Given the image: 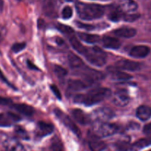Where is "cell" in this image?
<instances>
[{
	"mask_svg": "<svg viewBox=\"0 0 151 151\" xmlns=\"http://www.w3.org/2000/svg\"><path fill=\"white\" fill-rule=\"evenodd\" d=\"M110 93V90L106 88H97L91 90L87 94H78L75 97V103H81L85 106H92L103 101Z\"/></svg>",
	"mask_w": 151,
	"mask_h": 151,
	"instance_id": "1",
	"label": "cell"
},
{
	"mask_svg": "<svg viewBox=\"0 0 151 151\" xmlns=\"http://www.w3.org/2000/svg\"><path fill=\"white\" fill-rule=\"evenodd\" d=\"M76 8L80 18L83 20L97 19L101 18L105 13V7L97 4L78 2L76 4Z\"/></svg>",
	"mask_w": 151,
	"mask_h": 151,
	"instance_id": "2",
	"label": "cell"
},
{
	"mask_svg": "<svg viewBox=\"0 0 151 151\" xmlns=\"http://www.w3.org/2000/svg\"><path fill=\"white\" fill-rule=\"evenodd\" d=\"M84 56L90 63L98 67L104 66L106 62V53L97 46L87 49Z\"/></svg>",
	"mask_w": 151,
	"mask_h": 151,
	"instance_id": "3",
	"label": "cell"
},
{
	"mask_svg": "<svg viewBox=\"0 0 151 151\" xmlns=\"http://www.w3.org/2000/svg\"><path fill=\"white\" fill-rule=\"evenodd\" d=\"M119 131V127L115 124L108 122H99L94 128V134L98 137H109Z\"/></svg>",
	"mask_w": 151,
	"mask_h": 151,
	"instance_id": "4",
	"label": "cell"
},
{
	"mask_svg": "<svg viewBox=\"0 0 151 151\" xmlns=\"http://www.w3.org/2000/svg\"><path fill=\"white\" fill-rule=\"evenodd\" d=\"M55 114L58 119H60V122H61L66 128H68L69 130H71L75 135H77L78 137H81V131H80L78 127L75 125V122L72 120V119H71L67 114H66L65 113L62 112L61 111L59 110V109H55Z\"/></svg>",
	"mask_w": 151,
	"mask_h": 151,
	"instance_id": "5",
	"label": "cell"
},
{
	"mask_svg": "<svg viewBox=\"0 0 151 151\" xmlns=\"http://www.w3.org/2000/svg\"><path fill=\"white\" fill-rule=\"evenodd\" d=\"M115 116V114L113 111L109 108L103 107L96 109L93 113L92 116L94 119L100 122L110 120L113 119Z\"/></svg>",
	"mask_w": 151,
	"mask_h": 151,
	"instance_id": "6",
	"label": "cell"
},
{
	"mask_svg": "<svg viewBox=\"0 0 151 151\" xmlns=\"http://www.w3.org/2000/svg\"><path fill=\"white\" fill-rule=\"evenodd\" d=\"M112 101L118 107H125L129 103L130 97L128 91L124 89L116 91L112 97Z\"/></svg>",
	"mask_w": 151,
	"mask_h": 151,
	"instance_id": "7",
	"label": "cell"
},
{
	"mask_svg": "<svg viewBox=\"0 0 151 151\" xmlns=\"http://www.w3.org/2000/svg\"><path fill=\"white\" fill-rule=\"evenodd\" d=\"M116 6L125 14L134 13L138 9V4L134 0H118Z\"/></svg>",
	"mask_w": 151,
	"mask_h": 151,
	"instance_id": "8",
	"label": "cell"
},
{
	"mask_svg": "<svg viewBox=\"0 0 151 151\" xmlns=\"http://www.w3.org/2000/svg\"><path fill=\"white\" fill-rule=\"evenodd\" d=\"M115 66L117 69H122V70L131 71V72H134V71L139 70L141 68V64L138 62L133 61L131 60H127V59H122L119 60L115 63Z\"/></svg>",
	"mask_w": 151,
	"mask_h": 151,
	"instance_id": "9",
	"label": "cell"
},
{
	"mask_svg": "<svg viewBox=\"0 0 151 151\" xmlns=\"http://www.w3.org/2000/svg\"><path fill=\"white\" fill-rule=\"evenodd\" d=\"M88 146L91 151H103L106 148V145L104 142L100 139V137L93 133L88 138Z\"/></svg>",
	"mask_w": 151,
	"mask_h": 151,
	"instance_id": "10",
	"label": "cell"
},
{
	"mask_svg": "<svg viewBox=\"0 0 151 151\" xmlns=\"http://www.w3.org/2000/svg\"><path fill=\"white\" fill-rule=\"evenodd\" d=\"M53 130L54 127L51 124L44 122H38L35 129V134L38 137H44L52 134Z\"/></svg>",
	"mask_w": 151,
	"mask_h": 151,
	"instance_id": "11",
	"label": "cell"
},
{
	"mask_svg": "<svg viewBox=\"0 0 151 151\" xmlns=\"http://www.w3.org/2000/svg\"><path fill=\"white\" fill-rule=\"evenodd\" d=\"M150 49L147 46L140 45L133 47L130 51L129 55L136 58H144L150 54Z\"/></svg>",
	"mask_w": 151,
	"mask_h": 151,
	"instance_id": "12",
	"label": "cell"
},
{
	"mask_svg": "<svg viewBox=\"0 0 151 151\" xmlns=\"http://www.w3.org/2000/svg\"><path fill=\"white\" fill-rule=\"evenodd\" d=\"M6 151H25L24 146L14 138H7L4 142Z\"/></svg>",
	"mask_w": 151,
	"mask_h": 151,
	"instance_id": "13",
	"label": "cell"
},
{
	"mask_svg": "<svg viewBox=\"0 0 151 151\" xmlns=\"http://www.w3.org/2000/svg\"><path fill=\"white\" fill-rule=\"evenodd\" d=\"M114 34L118 37L125 38H133L137 34V29L133 27H122L114 31Z\"/></svg>",
	"mask_w": 151,
	"mask_h": 151,
	"instance_id": "14",
	"label": "cell"
},
{
	"mask_svg": "<svg viewBox=\"0 0 151 151\" xmlns=\"http://www.w3.org/2000/svg\"><path fill=\"white\" fill-rule=\"evenodd\" d=\"M91 85L89 83H85L80 80H70L68 83V89L71 91H80Z\"/></svg>",
	"mask_w": 151,
	"mask_h": 151,
	"instance_id": "15",
	"label": "cell"
},
{
	"mask_svg": "<svg viewBox=\"0 0 151 151\" xmlns=\"http://www.w3.org/2000/svg\"><path fill=\"white\" fill-rule=\"evenodd\" d=\"M72 116L74 119L81 125H86L90 122V117L81 109H76L72 110Z\"/></svg>",
	"mask_w": 151,
	"mask_h": 151,
	"instance_id": "16",
	"label": "cell"
},
{
	"mask_svg": "<svg viewBox=\"0 0 151 151\" xmlns=\"http://www.w3.org/2000/svg\"><path fill=\"white\" fill-rule=\"evenodd\" d=\"M102 44L105 48L117 50L121 47V43L117 38L110 36H105L102 39Z\"/></svg>",
	"mask_w": 151,
	"mask_h": 151,
	"instance_id": "17",
	"label": "cell"
},
{
	"mask_svg": "<svg viewBox=\"0 0 151 151\" xmlns=\"http://www.w3.org/2000/svg\"><path fill=\"white\" fill-rule=\"evenodd\" d=\"M12 108L27 116H31L35 112V110L32 106L26 104H14L12 106Z\"/></svg>",
	"mask_w": 151,
	"mask_h": 151,
	"instance_id": "18",
	"label": "cell"
},
{
	"mask_svg": "<svg viewBox=\"0 0 151 151\" xmlns=\"http://www.w3.org/2000/svg\"><path fill=\"white\" fill-rule=\"evenodd\" d=\"M137 116L142 121H147L151 117V109L149 106H141L137 109Z\"/></svg>",
	"mask_w": 151,
	"mask_h": 151,
	"instance_id": "19",
	"label": "cell"
},
{
	"mask_svg": "<svg viewBox=\"0 0 151 151\" xmlns=\"http://www.w3.org/2000/svg\"><path fill=\"white\" fill-rule=\"evenodd\" d=\"M68 60H69V65L72 69H83L85 66L83 61L78 56L73 54V53H69V55H68Z\"/></svg>",
	"mask_w": 151,
	"mask_h": 151,
	"instance_id": "20",
	"label": "cell"
},
{
	"mask_svg": "<svg viewBox=\"0 0 151 151\" xmlns=\"http://www.w3.org/2000/svg\"><path fill=\"white\" fill-rule=\"evenodd\" d=\"M69 42H70L71 45H72V47H73L74 50H75V51L78 52V53H80V54L84 55L86 52L87 48H86V47L81 44V41H80L76 37L74 36L73 35L69 36Z\"/></svg>",
	"mask_w": 151,
	"mask_h": 151,
	"instance_id": "21",
	"label": "cell"
},
{
	"mask_svg": "<svg viewBox=\"0 0 151 151\" xmlns=\"http://www.w3.org/2000/svg\"><path fill=\"white\" fill-rule=\"evenodd\" d=\"M125 13L121 11L116 5L111 7L109 13V19L112 22H119L120 20H123Z\"/></svg>",
	"mask_w": 151,
	"mask_h": 151,
	"instance_id": "22",
	"label": "cell"
},
{
	"mask_svg": "<svg viewBox=\"0 0 151 151\" xmlns=\"http://www.w3.org/2000/svg\"><path fill=\"white\" fill-rule=\"evenodd\" d=\"M43 10L44 14L49 17H54L55 16V9L52 0H44L43 1Z\"/></svg>",
	"mask_w": 151,
	"mask_h": 151,
	"instance_id": "23",
	"label": "cell"
},
{
	"mask_svg": "<svg viewBox=\"0 0 151 151\" xmlns=\"http://www.w3.org/2000/svg\"><path fill=\"white\" fill-rule=\"evenodd\" d=\"M78 37L83 41L88 43V44H95L100 40V36L94 34H88L85 32H81L78 34Z\"/></svg>",
	"mask_w": 151,
	"mask_h": 151,
	"instance_id": "24",
	"label": "cell"
},
{
	"mask_svg": "<svg viewBox=\"0 0 151 151\" xmlns=\"http://www.w3.org/2000/svg\"><path fill=\"white\" fill-rule=\"evenodd\" d=\"M112 79L115 80V81H128L130 79H132V76L129 74L126 73V72H121V71L115 70L113 71L111 74Z\"/></svg>",
	"mask_w": 151,
	"mask_h": 151,
	"instance_id": "25",
	"label": "cell"
},
{
	"mask_svg": "<svg viewBox=\"0 0 151 151\" xmlns=\"http://www.w3.org/2000/svg\"><path fill=\"white\" fill-rule=\"evenodd\" d=\"M15 134L19 139H22L23 140L29 139V135H28L27 132L22 127L16 126L15 128Z\"/></svg>",
	"mask_w": 151,
	"mask_h": 151,
	"instance_id": "26",
	"label": "cell"
},
{
	"mask_svg": "<svg viewBox=\"0 0 151 151\" xmlns=\"http://www.w3.org/2000/svg\"><path fill=\"white\" fill-rule=\"evenodd\" d=\"M151 145V138L141 139L134 143V146L137 148H144Z\"/></svg>",
	"mask_w": 151,
	"mask_h": 151,
	"instance_id": "27",
	"label": "cell"
},
{
	"mask_svg": "<svg viewBox=\"0 0 151 151\" xmlns=\"http://www.w3.org/2000/svg\"><path fill=\"white\" fill-rule=\"evenodd\" d=\"M57 28L61 32H63L65 35H68V36H70V35H72L74 33L73 29H72L69 27L66 26V25L61 24H58L57 25Z\"/></svg>",
	"mask_w": 151,
	"mask_h": 151,
	"instance_id": "28",
	"label": "cell"
},
{
	"mask_svg": "<svg viewBox=\"0 0 151 151\" xmlns=\"http://www.w3.org/2000/svg\"><path fill=\"white\" fill-rule=\"evenodd\" d=\"M54 72L57 75V77H58L60 78H64L67 75V71H66V69L62 67V66H59V65H55Z\"/></svg>",
	"mask_w": 151,
	"mask_h": 151,
	"instance_id": "29",
	"label": "cell"
},
{
	"mask_svg": "<svg viewBox=\"0 0 151 151\" xmlns=\"http://www.w3.org/2000/svg\"><path fill=\"white\" fill-rule=\"evenodd\" d=\"M49 151H64L62 143L58 139L54 140L50 145Z\"/></svg>",
	"mask_w": 151,
	"mask_h": 151,
	"instance_id": "30",
	"label": "cell"
},
{
	"mask_svg": "<svg viewBox=\"0 0 151 151\" xmlns=\"http://www.w3.org/2000/svg\"><path fill=\"white\" fill-rule=\"evenodd\" d=\"M73 15V10L69 6H66L62 10V17L64 19H69Z\"/></svg>",
	"mask_w": 151,
	"mask_h": 151,
	"instance_id": "31",
	"label": "cell"
},
{
	"mask_svg": "<svg viewBox=\"0 0 151 151\" xmlns=\"http://www.w3.org/2000/svg\"><path fill=\"white\" fill-rule=\"evenodd\" d=\"M26 47V44L24 42L22 43H16V44H14L12 47L11 50L12 51L14 52H19L20 51L23 50Z\"/></svg>",
	"mask_w": 151,
	"mask_h": 151,
	"instance_id": "32",
	"label": "cell"
},
{
	"mask_svg": "<svg viewBox=\"0 0 151 151\" xmlns=\"http://www.w3.org/2000/svg\"><path fill=\"white\" fill-rule=\"evenodd\" d=\"M50 89L52 90V91L53 92V94H55V96L58 99L60 100V99L62 98L60 91V90H59V88L57 87V86L54 85V84H53V85H51L50 86Z\"/></svg>",
	"mask_w": 151,
	"mask_h": 151,
	"instance_id": "33",
	"label": "cell"
},
{
	"mask_svg": "<svg viewBox=\"0 0 151 151\" xmlns=\"http://www.w3.org/2000/svg\"><path fill=\"white\" fill-rule=\"evenodd\" d=\"M12 104V100L9 98L0 96V106H10Z\"/></svg>",
	"mask_w": 151,
	"mask_h": 151,
	"instance_id": "34",
	"label": "cell"
},
{
	"mask_svg": "<svg viewBox=\"0 0 151 151\" xmlns=\"http://www.w3.org/2000/svg\"><path fill=\"white\" fill-rule=\"evenodd\" d=\"M77 24H78V27L82 28V29H88V30H92V29H94V27L92 26V25L86 24H83V23H81V22H78V23H77Z\"/></svg>",
	"mask_w": 151,
	"mask_h": 151,
	"instance_id": "35",
	"label": "cell"
},
{
	"mask_svg": "<svg viewBox=\"0 0 151 151\" xmlns=\"http://www.w3.org/2000/svg\"><path fill=\"white\" fill-rule=\"evenodd\" d=\"M0 79H1V81H3V82L5 83L6 84H7V85H8L9 86H10V87H11V88H14V89H16V88H15V87L13 86L12 85V84L10 83L8 81H7V79L5 78V76H4V74L2 73V72H1V69H0Z\"/></svg>",
	"mask_w": 151,
	"mask_h": 151,
	"instance_id": "36",
	"label": "cell"
},
{
	"mask_svg": "<svg viewBox=\"0 0 151 151\" xmlns=\"http://www.w3.org/2000/svg\"><path fill=\"white\" fill-rule=\"evenodd\" d=\"M143 132L145 135L151 137V123L147 124L144 127V129H143Z\"/></svg>",
	"mask_w": 151,
	"mask_h": 151,
	"instance_id": "37",
	"label": "cell"
},
{
	"mask_svg": "<svg viewBox=\"0 0 151 151\" xmlns=\"http://www.w3.org/2000/svg\"><path fill=\"white\" fill-rule=\"evenodd\" d=\"M27 66L29 69H32V70H37V71L39 70V69H38L36 66H35V65H34V63H32L29 60H27Z\"/></svg>",
	"mask_w": 151,
	"mask_h": 151,
	"instance_id": "38",
	"label": "cell"
},
{
	"mask_svg": "<svg viewBox=\"0 0 151 151\" xmlns=\"http://www.w3.org/2000/svg\"><path fill=\"white\" fill-rule=\"evenodd\" d=\"M7 115H8V116L10 118V119H12L14 121H18L20 119V117H19V116H17V115L14 114L13 113H8L7 114Z\"/></svg>",
	"mask_w": 151,
	"mask_h": 151,
	"instance_id": "39",
	"label": "cell"
},
{
	"mask_svg": "<svg viewBox=\"0 0 151 151\" xmlns=\"http://www.w3.org/2000/svg\"><path fill=\"white\" fill-rule=\"evenodd\" d=\"M3 119H4V115L0 114V125H8L9 124L7 123V122L6 121H3Z\"/></svg>",
	"mask_w": 151,
	"mask_h": 151,
	"instance_id": "40",
	"label": "cell"
},
{
	"mask_svg": "<svg viewBox=\"0 0 151 151\" xmlns=\"http://www.w3.org/2000/svg\"><path fill=\"white\" fill-rule=\"evenodd\" d=\"M3 7H4V1L3 0H0V11H2Z\"/></svg>",
	"mask_w": 151,
	"mask_h": 151,
	"instance_id": "41",
	"label": "cell"
},
{
	"mask_svg": "<svg viewBox=\"0 0 151 151\" xmlns=\"http://www.w3.org/2000/svg\"><path fill=\"white\" fill-rule=\"evenodd\" d=\"M148 151H151V150H148Z\"/></svg>",
	"mask_w": 151,
	"mask_h": 151,
	"instance_id": "42",
	"label": "cell"
},
{
	"mask_svg": "<svg viewBox=\"0 0 151 151\" xmlns=\"http://www.w3.org/2000/svg\"><path fill=\"white\" fill-rule=\"evenodd\" d=\"M5 151H6V150H5Z\"/></svg>",
	"mask_w": 151,
	"mask_h": 151,
	"instance_id": "43",
	"label": "cell"
}]
</instances>
